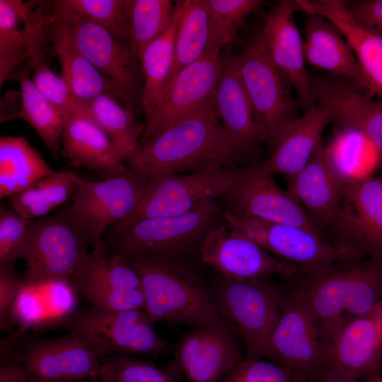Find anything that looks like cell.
I'll list each match as a JSON object with an SVG mask.
<instances>
[{
	"mask_svg": "<svg viewBox=\"0 0 382 382\" xmlns=\"http://www.w3.org/2000/svg\"><path fill=\"white\" fill-rule=\"evenodd\" d=\"M242 157L222 127L213 98L139 143L128 163L131 170L152 179L232 166Z\"/></svg>",
	"mask_w": 382,
	"mask_h": 382,
	"instance_id": "cell-1",
	"label": "cell"
},
{
	"mask_svg": "<svg viewBox=\"0 0 382 382\" xmlns=\"http://www.w3.org/2000/svg\"><path fill=\"white\" fill-rule=\"evenodd\" d=\"M127 260L140 277L144 311L154 323H184L196 328L218 326L231 330L201 282L177 260Z\"/></svg>",
	"mask_w": 382,
	"mask_h": 382,
	"instance_id": "cell-2",
	"label": "cell"
},
{
	"mask_svg": "<svg viewBox=\"0 0 382 382\" xmlns=\"http://www.w3.org/2000/svg\"><path fill=\"white\" fill-rule=\"evenodd\" d=\"M310 277L296 291L330 342L342 325L382 300V265L371 260L348 269L334 268Z\"/></svg>",
	"mask_w": 382,
	"mask_h": 382,
	"instance_id": "cell-3",
	"label": "cell"
},
{
	"mask_svg": "<svg viewBox=\"0 0 382 382\" xmlns=\"http://www.w3.org/2000/svg\"><path fill=\"white\" fill-rule=\"evenodd\" d=\"M221 214L216 201L211 200L185 214L139 220L112 231L105 243L107 253L120 254L128 260H178L202 242Z\"/></svg>",
	"mask_w": 382,
	"mask_h": 382,
	"instance_id": "cell-4",
	"label": "cell"
},
{
	"mask_svg": "<svg viewBox=\"0 0 382 382\" xmlns=\"http://www.w3.org/2000/svg\"><path fill=\"white\" fill-rule=\"evenodd\" d=\"M91 240L75 220L71 201L54 214L33 219L24 261L25 285L52 282L72 284Z\"/></svg>",
	"mask_w": 382,
	"mask_h": 382,
	"instance_id": "cell-5",
	"label": "cell"
},
{
	"mask_svg": "<svg viewBox=\"0 0 382 382\" xmlns=\"http://www.w3.org/2000/svg\"><path fill=\"white\" fill-rule=\"evenodd\" d=\"M222 216L230 227L308 275L331 270L363 255L352 245L332 246L319 233L301 226L256 219L228 209Z\"/></svg>",
	"mask_w": 382,
	"mask_h": 382,
	"instance_id": "cell-6",
	"label": "cell"
},
{
	"mask_svg": "<svg viewBox=\"0 0 382 382\" xmlns=\"http://www.w3.org/2000/svg\"><path fill=\"white\" fill-rule=\"evenodd\" d=\"M65 324L69 332L101 359L112 354L156 356L168 349L143 309L108 311L91 306Z\"/></svg>",
	"mask_w": 382,
	"mask_h": 382,
	"instance_id": "cell-7",
	"label": "cell"
},
{
	"mask_svg": "<svg viewBox=\"0 0 382 382\" xmlns=\"http://www.w3.org/2000/svg\"><path fill=\"white\" fill-rule=\"evenodd\" d=\"M234 57L265 143L272 151L282 134L298 118L300 103L292 97L291 86L271 60L258 33Z\"/></svg>",
	"mask_w": 382,
	"mask_h": 382,
	"instance_id": "cell-8",
	"label": "cell"
},
{
	"mask_svg": "<svg viewBox=\"0 0 382 382\" xmlns=\"http://www.w3.org/2000/svg\"><path fill=\"white\" fill-rule=\"evenodd\" d=\"M1 353L18 361L27 382H76L105 371L102 359L71 332L57 338L13 335L1 342Z\"/></svg>",
	"mask_w": 382,
	"mask_h": 382,
	"instance_id": "cell-9",
	"label": "cell"
},
{
	"mask_svg": "<svg viewBox=\"0 0 382 382\" xmlns=\"http://www.w3.org/2000/svg\"><path fill=\"white\" fill-rule=\"evenodd\" d=\"M245 173L246 168L231 166L150 179L138 207L127 219L115 225L113 231L144 219L189 213L208 201L225 197Z\"/></svg>",
	"mask_w": 382,
	"mask_h": 382,
	"instance_id": "cell-10",
	"label": "cell"
},
{
	"mask_svg": "<svg viewBox=\"0 0 382 382\" xmlns=\"http://www.w3.org/2000/svg\"><path fill=\"white\" fill-rule=\"evenodd\" d=\"M262 279H227L215 303L244 338L247 357L270 359V340L285 296Z\"/></svg>",
	"mask_w": 382,
	"mask_h": 382,
	"instance_id": "cell-11",
	"label": "cell"
},
{
	"mask_svg": "<svg viewBox=\"0 0 382 382\" xmlns=\"http://www.w3.org/2000/svg\"><path fill=\"white\" fill-rule=\"evenodd\" d=\"M331 344L295 291L284 303L270 340V359L307 382L329 365Z\"/></svg>",
	"mask_w": 382,
	"mask_h": 382,
	"instance_id": "cell-12",
	"label": "cell"
},
{
	"mask_svg": "<svg viewBox=\"0 0 382 382\" xmlns=\"http://www.w3.org/2000/svg\"><path fill=\"white\" fill-rule=\"evenodd\" d=\"M52 5L66 21L79 50L115 88L123 106L133 112L137 96L141 97L143 86L140 62L127 45L72 11L61 0L52 1Z\"/></svg>",
	"mask_w": 382,
	"mask_h": 382,
	"instance_id": "cell-13",
	"label": "cell"
},
{
	"mask_svg": "<svg viewBox=\"0 0 382 382\" xmlns=\"http://www.w3.org/2000/svg\"><path fill=\"white\" fill-rule=\"evenodd\" d=\"M150 178L132 170L99 181L83 180L71 199L72 214L93 248L110 225L127 219L142 200Z\"/></svg>",
	"mask_w": 382,
	"mask_h": 382,
	"instance_id": "cell-14",
	"label": "cell"
},
{
	"mask_svg": "<svg viewBox=\"0 0 382 382\" xmlns=\"http://www.w3.org/2000/svg\"><path fill=\"white\" fill-rule=\"evenodd\" d=\"M72 285L93 307L108 311L144 310L139 274L124 256L108 255L103 242L87 253Z\"/></svg>",
	"mask_w": 382,
	"mask_h": 382,
	"instance_id": "cell-15",
	"label": "cell"
},
{
	"mask_svg": "<svg viewBox=\"0 0 382 382\" xmlns=\"http://www.w3.org/2000/svg\"><path fill=\"white\" fill-rule=\"evenodd\" d=\"M220 52L206 50L198 59L174 76L147 120L139 143L158 134L214 98L222 72Z\"/></svg>",
	"mask_w": 382,
	"mask_h": 382,
	"instance_id": "cell-16",
	"label": "cell"
},
{
	"mask_svg": "<svg viewBox=\"0 0 382 382\" xmlns=\"http://www.w3.org/2000/svg\"><path fill=\"white\" fill-rule=\"evenodd\" d=\"M200 253L203 262L227 279H262L274 274L289 276L296 269L226 224L216 225L207 232Z\"/></svg>",
	"mask_w": 382,
	"mask_h": 382,
	"instance_id": "cell-17",
	"label": "cell"
},
{
	"mask_svg": "<svg viewBox=\"0 0 382 382\" xmlns=\"http://www.w3.org/2000/svg\"><path fill=\"white\" fill-rule=\"evenodd\" d=\"M297 11H301L297 0L279 1L265 16L258 34L271 60L295 90L306 112L317 103L306 69L303 41L294 18Z\"/></svg>",
	"mask_w": 382,
	"mask_h": 382,
	"instance_id": "cell-18",
	"label": "cell"
},
{
	"mask_svg": "<svg viewBox=\"0 0 382 382\" xmlns=\"http://www.w3.org/2000/svg\"><path fill=\"white\" fill-rule=\"evenodd\" d=\"M317 104L330 113L341 129L359 132L382 155V101L364 89L332 74H310Z\"/></svg>",
	"mask_w": 382,
	"mask_h": 382,
	"instance_id": "cell-19",
	"label": "cell"
},
{
	"mask_svg": "<svg viewBox=\"0 0 382 382\" xmlns=\"http://www.w3.org/2000/svg\"><path fill=\"white\" fill-rule=\"evenodd\" d=\"M224 197L228 209L241 215L319 233V224L289 191L278 187L272 176L255 173L251 166Z\"/></svg>",
	"mask_w": 382,
	"mask_h": 382,
	"instance_id": "cell-20",
	"label": "cell"
},
{
	"mask_svg": "<svg viewBox=\"0 0 382 382\" xmlns=\"http://www.w3.org/2000/svg\"><path fill=\"white\" fill-rule=\"evenodd\" d=\"M342 182L339 227L371 260L382 265V176L364 175Z\"/></svg>",
	"mask_w": 382,
	"mask_h": 382,
	"instance_id": "cell-21",
	"label": "cell"
},
{
	"mask_svg": "<svg viewBox=\"0 0 382 382\" xmlns=\"http://www.w3.org/2000/svg\"><path fill=\"white\" fill-rule=\"evenodd\" d=\"M329 365L357 378L382 369V300L342 325L330 339Z\"/></svg>",
	"mask_w": 382,
	"mask_h": 382,
	"instance_id": "cell-22",
	"label": "cell"
},
{
	"mask_svg": "<svg viewBox=\"0 0 382 382\" xmlns=\"http://www.w3.org/2000/svg\"><path fill=\"white\" fill-rule=\"evenodd\" d=\"M62 156L69 165L95 171L103 180L127 173L125 161L108 134L86 111L66 118Z\"/></svg>",
	"mask_w": 382,
	"mask_h": 382,
	"instance_id": "cell-23",
	"label": "cell"
},
{
	"mask_svg": "<svg viewBox=\"0 0 382 382\" xmlns=\"http://www.w3.org/2000/svg\"><path fill=\"white\" fill-rule=\"evenodd\" d=\"M221 59L222 72L214 100L227 137L245 156L265 143V136L256 121L234 55L221 54Z\"/></svg>",
	"mask_w": 382,
	"mask_h": 382,
	"instance_id": "cell-24",
	"label": "cell"
},
{
	"mask_svg": "<svg viewBox=\"0 0 382 382\" xmlns=\"http://www.w3.org/2000/svg\"><path fill=\"white\" fill-rule=\"evenodd\" d=\"M45 30L58 59L61 76L79 100L87 103L100 95H108L122 105L115 88L79 50L66 21L52 2L48 4Z\"/></svg>",
	"mask_w": 382,
	"mask_h": 382,
	"instance_id": "cell-25",
	"label": "cell"
},
{
	"mask_svg": "<svg viewBox=\"0 0 382 382\" xmlns=\"http://www.w3.org/2000/svg\"><path fill=\"white\" fill-rule=\"evenodd\" d=\"M289 178L288 191L316 222L337 225L342 212V182L322 141L303 168Z\"/></svg>",
	"mask_w": 382,
	"mask_h": 382,
	"instance_id": "cell-26",
	"label": "cell"
},
{
	"mask_svg": "<svg viewBox=\"0 0 382 382\" xmlns=\"http://www.w3.org/2000/svg\"><path fill=\"white\" fill-rule=\"evenodd\" d=\"M230 330L200 327L181 340L178 362L192 382H221L241 359Z\"/></svg>",
	"mask_w": 382,
	"mask_h": 382,
	"instance_id": "cell-27",
	"label": "cell"
},
{
	"mask_svg": "<svg viewBox=\"0 0 382 382\" xmlns=\"http://www.w3.org/2000/svg\"><path fill=\"white\" fill-rule=\"evenodd\" d=\"M303 12L320 15L342 33L359 64L364 90L382 96V35L359 23L345 0H298Z\"/></svg>",
	"mask_w": 382,
	"mask_h": 382,
	"instance_id": "cell-28",
	"label": "cell"
},
{
	"mask_svg": "<svg viewBox=\"0 0 382 382\" xmlns=\"http://www.w3.org/2000/svg\"><path fill=\"white\" fill-rule=\"evenodd\" d=\"M332 122L329 112L317 104L298 117L282 134L264 162L251 166L258 174L272 176L282 174L288 178L299 173L308 163L326 126Z\"/></svg>",
	"mask_w": 382,
	"mask_h": 382,
	"instance_id": "cell-29",
	"label": "cell"
},
{
	"mask_svg": "<svg viewBox=\"0 0 382 382\" xmlns=\"http://www.w3.org/2000/svg\"><path fill=\"white\" fill-rule=\"evenodd\" d=\"M306 63L353 82L364 89L357 57L340 30L325 17L305 12Z\"/></svg>",
	"mask_w": 382,
	"mask_h": 382,
	"instance_id": "cell-30",
	"label": "cell"
},
{
	"mask_svg": "<svg viewBox=\"0 0 382 382\" xmlns=\"http://www.w3.org/2000/svg\"><path fill=\"white\" fill-rule=\"evenodd\" d=\"M32 64L27 61L18 66L8 80L21 86V108L17 117L25 120L39 135L54 158L62 156V136L65 117L40 91L33 81Z\"/></svg>",
	"mask_w": 382,
	"mask_h": 382,
	"instance_id": "cell-31",
	"label": "cell"
},
{
	"mask_svg": "<svg viewBox=\"0 0 382 382\" xmlns=\"http://www.w3.org/2000/svg\"><path fill=\"white\" fill-rule=\"evenodd\" d=\"M189 0L177 1L171 21L164 31L151 42L140 57L144 77L141 105L148 120L151 115L173 68L178 26Z\"/></svg>",
	"mask_w": 382,
	"mask_h": 382,
	"instance_id": "cell-32",
	"label": "cell"
},
{
	"mask_svg": "<svg viewBox=\"0 0 382 382\" xmlns=\"http://www.w3.org/2000/svg\"><path fill=\"white\" fill-rule=\"evenodd\" d=\"M54 171L22 136L0 138V198L10 197Z\"/></svg>",
	"mask_w": 382,
	"mask_h": 382,
	"instance_id": "cell-33",
	"label": "cell"
},
{
	"mask_svg": "<svg viewBox=\"0 0 382 382\" xmlns=\"http://www.w3.org/2000/svg\"><path fill=\"white\" fill-rule=\"evenodd\" d=\"M83 181L72 171H53L8 197L11 208L30 219L47 216L70 202Z\"/></svg>",
	"mask_w": 382,
	"mask_h": 382,
	"instance_id": "cell-34",
	"label": "cell"
},
{
	"mask_svg": "<svg viewBox=\"0 0 382 382\" xmlns=\"http://www.w3.org/2000/svg\"><path fill=\"white\" fill-rule=\"evenodd\" d=\"M86 107L91 117L112 139L122 159L128 162L139 146L144 129L134 112L108 95L94 98Z\"/></svg>",
	"mask_w": 382,
	"mask_h": 382,
	"instance_id": "cell-35",
	"label": "cell"
},
{
	"mask_svg": "<svg viewBox=\"0 0 382 382\" xmlns=\"http://www.w3.org/2000/svg\"><path fill=\"white\" fill-rule=\"evenodd\" d=\"M208 40V0H189L178 26L174 61L167 85L182 69L205 52Z\"/></svg>",
	"mask_w": 382,
	"mask_h": 382,
	"instance_id": "cell-36",
	"label": "cell"
},
{
	"mask_svg": "<svg viewBox=\"0 0 382 382\" xmlns=\"http://www.w3.org/2000/svg\"><path fill=\"white\" fill-rule=\"evenodd\" d=\"M174 6L175 4L170 0H132L127 45L139 62L146 47L159 36L171 21Z\"/></svg>",
	"mask_w": 382,
	"mask_h": 382,
	"instance_id": "cell-37",
	"label": "cell"
},
{
	"mask_svg": "<svg viewBox=\"0 0 382 382\" xmlns=\"http://www.w3.org/2000/svg\"><path fill=\"white\" fill-rule=\"evenodd\" d=\"M262 0H208L209 40L206 50H221L236 41L253 13L262 9Z\"/></svg>",
	"mask_w": 382,
	"mask_h": 382,
	"instance_id": "cell-38",
	"label": "cell"
},
{
	"mask_svg": "<svg viewBox=\"0 0 382 382\" xmlns=\"http://www.w3.org/2000/svg\"><path fill=\"white\" fill-rule=\"evenodd\" d=\"M72 11L127 44L132 0H61Z\"/></svg>",
	"mask_w": 382,
	"mask_h": 382,
	"instance_id": "cell-39",
	"label": "cell"
},
{
	"mask_svg": "<svg viewBox=\"0 0 382 382\" xmlns=\"http://www.w3.org/2000/svg\"><path fill=\"white\" fill-rule=\"evenodd\" d=\"M326 149L342 181L356 178L359 166L372 158L373 154H380L359 132L352 129H341Z\"/></svg>",
	"mask_w": 382,
	"mask_h": 382,
	"instance_id": "cell-40",
	"label": "cell"
},
{
	"mask_svg": "<svg viewBox=\"0 0 382 382\" xmlns=\"http://www.w3.org/2000/svg\"><path fill=\"white\" fill-rule=\"evenodd\" d=\"M33 219L12 208H0V267L25 257Z\"/></svg>",
	"mask_w": 382,
	"mask_h": 382,
	"instance_id": "cell-41",
	"label": "cell"
},
{
	"mask_svg": "<svg viewBox=\"0 0 382 382\" xmlns=\"http://www.w3.org/2000/svg\"><path fill=\"white\" fill-rule=\"evenodd\" d=\"M31 64L33 83L65 118L75 112L87 110L86 103L74 96L63 77L51 69L48 61Z\"/></svg>",
	"mask_w": 382,
	"mask_h": 382,
	"instance_id": "cell-42",
	"label": "cell"
},
{
	"mask_svg": "<svg viewBox=\"0 0 382 382\" xmlns=\"http://www.w3.org/2000/svg\"><path fill=\"white\" fill-rule=\"evenodd\" d=\"M113 382H176L149 361L118 354L102 358Z\"/></svg>",
	"mask_w": 382,
	"mask_h": 382,
	"instance_id": "cell-43",
	"label": "cell"
},
{
	"mask_svg": "<svg viewBox=\"0 0 382 382\" xmlns=\"http://www.w3.org/2000/svg\"><path fill=\"white\" fill-rule=\"evenodd\" d=\"M221 382H305L286 367L261 359H241Z\"/></svg>",
	"mask_w": 382,
	"mask_h": 382,
	"instance_id": "cell-44",
	"label": "cell"
},
{
	"mask_svg": "<svg viewBox=\"0 0 382 382\" xmlns=\"http://www.w3.org/2000/svg\"><path fill=\"white\" fill-rule=\"evenodd\" d=\"M30 61L23 28H0V86L23 63Z\"/></svg>",
	"mask_w": 382,
	"mask_h": 382,
	"instance_id": "cell-45",
	"label": "cell"
},
{
	"mask_svg": "<svg viewBox=\"0 0 382 382\" xmlns=\"http://www.w3.org/2000/svg\"><path fill=\"white\" fill-rule=\"evenodd\" d=\"M11 262L0 267V329L1 332L8 330L17 299L23 289L25 282L15 270Z\"/></svg>",
	"mask_w": 382,
	"mask_h": 382,
	"instance_id": "cell-46",
	"label": "cell"
},
{
	"mask_svg": "<svg viewBox=\"0 0 382 382\" xmlns=\"http://www.w3.org/2000/svg\"><path fill=\"white\" fill-rule=\"evenodd\" d=\"M351 15L369 30L382 35V0L346 1Z\"/></svg>",
	"mask_w": 382,
	"mask_h": 382,
	"instance_id": "cell-47",
	"label": "cell"
},
{
	"mask_svg": "<svg viewBox=\"0 0 382 382\" xmlns=\"http://www.w3.org/2000/svg\"><path fill=\"white\" fill-rule=\"evenodd\" d=\"M0 382H27L18 361L10 355L1 353Z\"/></svg>",
	"mask_w": 382,
	"mask_h": 382,
	"instance_id": "cell-48",
	"label": "cell"
},
{
	"mask_svg": "<svg viewBox=\"0 0 382 382\" xmlns=\"http://www.w3.org/2000/svg\"><path fill=\"white\" fill-rule=\"evenodd\" d=\"M307 382H360L358 379L328 365L319 375Z\"/></svg>",
	"mask_w": 382,
	"mask_h": 382,
	"instance_id": "cell-49",
	"label": "cell"
},
{
	"mask_svg": "<svg viewBox=\"0 0 382 382\" xmlns=\"http://www.w3.org/2000/svg\"><path fill=\"white\" fill-rule=\"evenodd\" d=\"M98 382H113L105 366V371L99 378Z\"/></svg>",
	"mask_w": 382,
	"mask_h": 382,
	"instance_id": "cell-50",
	"label": "cell"
},
{
	"mask_svg": "<svg viewBox=\"0 0 382 382\" xmlns=\"http://www.w3.org/2000/svg\"><path fill=\"white\" fill-rule=\"evenodd\" d=\"M361 382H382V374H377L364 379Z\"/></svg>",
	"mask_w": 382,
	"mask_h": 382,
	"instance_id": "cell-51",
	"label": "cell"
},
{
	"mask_svg": "<svg viewBox=\"0 0 382 382\" xmlns=\"http://www.w3.org/2000/svg\"><path fill=\"white\" fill-rule=\"evenodd\" d=\"M99 378H86V379H82V380L78 381L76 382H98Z\"/></svg>",
	"mask_w": 382,
	"mask_h": 382,
	"instance_id": "cell-52",
	"label": "cell"
}]
</instances>
